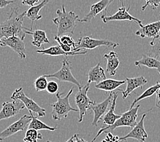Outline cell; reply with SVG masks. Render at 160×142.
<instances>
[{
    "label": "cell",
    "instance_id": "1",
    "mask_svg": "<svg viewBox=\"0 0 160 142\" xmlns=\"http://www.w3.org/2000/svg\"><path fill=\"white\" fill-rule=\"evenodd\" d=\"M18 6L11 8L8 17L0 24V41L3 38L17 36L24 40L27 34L25 32V27L22 26V22L26 15V11L18 13Z\"/></svg>",
    "mask_w": 160,
    "mask_h": 142
},
{
    "label": "cell",
    "instance_id": "2",
    "mask_svg": "<svg viewBox=\"0 0 160 142\" xmlns=\"http://www.w3.org/2000/svg\"><path fill=\"white\" fill-rule=\"evenodd\" d=\"M56 14L58 17L52 19V22L58 27L57 36L60 37L64 35H73L77 21L79 20L78 15L74 11L67 12L64 5H62L61 10H57Z\"/></svg>",
    "mask_w": 160,
    "mask_h": 142
},
{
    "label": "cell",
    "instance_id": "3",
    "mask_svg": "<svg viewBox=\"0 0 160 142\" xmlns=\"http://www.w3.org/2000/svg\"><path fill=\"white\" fill-rule=\"evenodd\" d=\"M140 107V105H138L136 107H132V108H129L128 111L121 115V117L112 125L107 126L99 130L97 135L92 139L91 142L96 141L101 134L104 133H110L117 128L122 127V126H128V127H131L132 129L134 128L137 124L136 120L137 117H138V111Z\"/></svg>",
    "mask_w": 160,
    "mask_h": 142
},
{
    "label": "cell",
    "instance_id": "4",
    "mask_svg": "<svg viewBox=\"0 0 160 142\" xmlns=\"http://www.w3.org/2000/svg\"><path fill=\"white\" fill-rule=\"evenodd\" d=\"M73 91L74 88H72L65 97H62L63 93L58 92L56 94L58 101L51 105L52 109V117L53 120H61L62 119L66 118L70 111L78 112V110L72 107L70 103V97L73 93Z\"/></svg>",
    "mask_w": 160,
    "mask_h": 142
},
{
    "label": "cell",
    "instance_id": "5",
    "mask_svg": "<svg viewBox=\"0 0 160 142\" xmlns=\"http://www.w3.org/2000/svg\"><path fill=\"white\" fill-rule=\"evenodd\" d=\"M90 84L87 83L85 86L78 88V91L75 95V103L78 107L79 111L78 122L81 123L83 120V118L87 114V111L89 109L91 105L92 104L93 101H91L87 97V92L89 90Z\"/></svg>",
    "mask_w": 160,
    "mask_h": 142
},
{
    "label": "cell",
    "instance_id": "6",
    "mask_svg": "<svg viewBox=\"0 0 160 142\" xmlns=\"http://www.w3.org/2000/svg\"><path fill=\"white\" fill-rule=\"evenodd\" d=\"M102 46L115 49L117 46H119V43H114V42L110 41L107 39L100 40L89 36L81 37L77 42V47L74 49V52L79 51L82 49H85L87 51H88V50L94 49L97 47H102Z\"/></svg>",
    "mask_w": 160,
    "mask_h": 142
},
{
    "label": "cell",
    "instance_id": "7",
    "mask_svg": "<svg viewBox=\"0 0 160 142\" xmlns=\"http://www.w3.org/2000/svg\"><path fill=\"white\" fill-rule=\"evenodd\" d=\"M47 78H55L59 82H68L77 86L78 88L81 87L79 82L77 80L72 72V64L68 58L65 59L62 62V66L59 71L52 74L44 75Z\"/></svg>",
    "mask_w": 160,
    "mask_h": 142
},
{
    "label": "cell",
    "instance_id": "8",
    "mask_svg": "<svg viewBox=\"0 0 160 142\" xmlns=\"http://www.w3.org/2000/svg\"><path fill=\"white\" fill-rule=\"evenodd\" d=\"M11 98L13 101L19 100L23 103L25 107H27L29 111H32V113H36L38 117H44L46 116V109L39 106L33 99L27 97L22 87L15 90L11 96Z\"/></svg>",
    "mask_w": 160,
    "mask_h": 142
},
{
    "label": "cell",
    "instance_id": "9",
    "mask_svg": "<svg viewBox=\"0 0 160 142\" xmlns=\"http://www.w3.org/2000/svg\"><path fill=\"white\" fill-rule=\"evenodd\" d=\"M129 8H130V6H128V8H126L125 6H123L119 8L115 14L110 15V16L108 17L106 16V14L103 13V14L101 17V18L104 24H107V23L110 21H129L130 22H135L136 24H137L140 26V28L142 27L143 25L142 24V21L132 16V15L129 13Z\"/></svg>",
    "mask_w": 160,
    "mask_h": 142
},
{
    "label": "cell",
    "instance_id": "10",
    "mask_svg": "<svg viewBox=\"0 0 160 142\" xmlns=\"http://www.w3.org/2000/svg\"><path fill=\"white\" fill-rule=\"evenodd\" d=\"M32 120V116L24 115L19 120L14 122L3 131L0 132V141H3L20 131H23Z\"/></svg>",
    "mask_w": 160,
    "mask_h": 142
},
{
    "label": "cell",
    "instance_id": "11",
    "mask_svg": "<svg viewBox=\"0 0 160 142\" xmlns=\"http://www.w3.org/2000/svg\"><path fill=\"white\" fill-rule=\"evenodd\" d=\"M25 108V105L19 100H14L12 102H3L0 111V121L16 116Z\"/></svg>",
    "mask_w": 160,
    "mask_h": 142
},
{
    "label": "cell",
    "instance_id": "12",
    "mask_svg": "<svg viewBox=\"0 0 160 142\" xmlns=\"http://www.w3.org/2000/svg\"><path fill=\"white\" fill-rule=\"evenodd\" d=\"M0 47H9L17 53L21 59L25 60L27 57L26 48L23 40L17 36L3 38L0 41Z\"/></svg>",
    "mask_w": 160,
    "mask_h": 142
},
{
    "label": "cell",
    "instance_id": "13",
    "mask_svg": "<svg viewBox=\"0 0 160 142\" xmlns=\"http://www.w3.org/2000/svg\"><path fill=\"white\" fill-rule=\"evenodd\" d=\"M112 92H110L107 98H106L104 101H102L100 103H98V104H97L96 101H93L92 104L91 105L89 109L93 111L94 114L93 120L92 123H91V125L93 126H98L99 120H101L102 116L107 112L108 108L110 107V105H111V103L112 101Z\"/></svg>",
    "mask_w": 160,
    "mask_h": 142
},
{
    "label": "cell",
    "instance_id": "14",
    "mask_svg": "<svg viewBox=\"0 0 160 142\" xmlns=\"http://www.w3.org/2000/svg\"><path fill=\"white\" fill-rule=\"evenodd\" d=\"M146 117V113H144L142 118L138 122H137L136 125L132 130L126 135L119 138V141H125L128 139H134L140 142H144L148 137V134L144 129V121Z\"/></svg>",
    "mask_w": 160,
    "mask_h": 142
},
{
    "label": "cell",
    "instance_id": "15",
    "mask_svg": "<svg viewBox=\"0 0 160 142\" xmlns=\"http://www.w3.org/2000/svg\"><path fill=\"white\" fill-rule=\"evenodd\" d=\"M160 19L159 21L151 23V24H147L141 27L140 29L136 31V35L140 37L141 38H152V41L150 45L153 44L155 40H157L159 37L160 34Z\"/></svg>",
    "mask_w": 160,
    "mask_h": 142
},
{
    "label": "cell",
    "instance_id": "16",
    "mask_svg": "<svg viewBox=\"0 0 160 142\" xmlns=\"http://www.w3.org/2000/svg\"><path fill=\"white\" fill-rule=\"evenodd\" d=\"M113 0H100L96 3H94L90 8V11L86 16L82 19H79L78 21L81 23H89L96 17L98 14L104 12V14H107V10L109 6L112 3Z\"/></svg>",
    "mask_w": 160,
    "mask_h": 142
},
{
    "label": "cell",
    "instance_id": "17",
    "mask_svg": "<svg viewBox=\"0 0 160 142\" xmlns=\"http://www.w3.org/2000/svg\"><path fill=\"white\" fill-rule=\"evenodd\" d=\"M125 82H127V87L125 90H118L122 92L123 99L127 98L136 89L143 87L147 83V80L144 76H140L134 78H126Z\"/></svg>",
    "mask_w": 160,
    "mask_h": 142
},
{
    "label": "cell",
    "instance_id": "18",
    "mask_svg": "<svg viewBox=\"0 0 160 142\" xmlns=\"http://www.w3.org/2000/svg\"><path fill=\"white\" fill-rule=\"evenodd\" d=\"M36 53H40L42 55H48V56H69V55H84L86 54L87 51H77V52H72V53H66L61 49L59 45L52 46L51 47L47 49H43L41 50H37Z\"/></svg>",
    "mask_w": 160,
    "mask_h": 142
},
{
    "label": "cell",
    "instance_id": "19",
    "mask_svg": "<svg viewBox=\"0 0 160 142\" xmlns=\"http://www.w3.org/2000/svg\"><path fill=\"white\" fill-rule=\"evenodd\" d=\"M25 32L26 34H29V35H32L33 36L32 44L36 47L39 48L44 44L50 43L47 34L44 30L36 29L35 31H33L32 29H28L25 28Z\"/></svg>",
    "mask_w": 160,
    "mask_h": 142
},
{
    "label": "cell",
    "instance_id": "20",
    "mask_svg": "<svg viewBox=\"0 0 160 142\" xmlns=\"http://www.w3.org/2000/svg\"><path fill=\"white\" fill-rule=\"evenodd\" d=\"M112 93H113V98H112L111 105L110 106V108L107 112L104 115V116L101 118V120L103 121V122H104V124L108 126L112 125L118 120V119L121 117V115H117L114 113V111H115V107H116L117 99L118 98V94L115 92H112Z\"/></svg>",
    "mask_w": 160,
    "mask_h": 142
},
{
    "label": "cell",
    "instance_id": "21",
    "mask_svg": "<svg viewBox=\"0 0 160 142\" xmlns=\"http://www.w3.org/2000/svg\"><path fill=\"white\" fill-rule=\"evenodd\" d=\"M104 58L107 60L106 71L110 76H115L117 72V69L120 64L118 54L115 51H110L108 54L104 55Z\"/></svg>",
    "mask_w": 160,
    "mask_h": 142
},
{
    "label": "cell",
    "instance_id": "22",
    "mask_svg": "<svg viewBox=\"0 0 160 142\" xmlns=\"http://www.w3.org/2000/svg\"><path fill=\"white\" fill-rule=\"evenodd\" d=\"M49 2H50V0H42V1L38 5L33 6L30 8L28 10H26L25 17H28L29 20L32 21V29L33 23L36 21L40 20V19L42 18V16L39 14L40 11L44 7L47 6Z\"/></svg>",
    "mask_w": 160,
    "mask_h": 142
},
{
    "label": "cell",
    "instance_id": "23",
    "mask_svg": "<svg viewBox=\"0 0 160 142\" xmlns=\"http://www.w3.org/2000/svg\"><path fill=\"white\" fill-rule=\"evenodd\" d=\"M87 76H88V83H87L89 84L92 82H96L98 83L106 79L104 70L101 67L100 63H98L96 66L90 69L87 73Z\"/></svg>",
    "mask_w": 160,
    "mask_h": 142
},
{
    "label": "cell",
    "instance_id": "24",
    "mask_svg": "<svg viewBox=\"0 0 160 142\" xmlns=\"http://www.w3.org/2000/svg\"><path fill=\"white\" fill-rule=\"evenodd\" d=\"M125 83V80L119 81L112 79H105L104 81H103V82L97 83L95 87L98 90L112 92V91L117 90V88L121 85H123Z\"/></svg>",
    "mask_w": 160,
    "mask_h": 142
},
{
    "label": "cell",
    "instance_id": "25",
    "mask_svg": "<svg viewBox=\"0 0 160 142\" xmlns=\"http://www.w3.org/2000/svg\"><path fill=\"white\" fill-rule=\"evenodd\" d=\"M134 65L137 67L143 66L148 68H155L157 70L160 69V61L145 53L142 55V58L134 62Z\"/></svg>",
    "mask_w": 160,
    "mask_h": 142
},
{
    "label": "cell",
    "instance_id": "26",
    "mask_svg": "<svg viewBox=\"0 0 160 142\" xmlns=\"http://www.w3.org/2000/svg\"><path fill=\"white\" fill-rule=\"evenodd\" d=\"M29 113L30 116H32V120L29 124L28 129H34L37 130V131L41 130H49V131H55V130L58 129V127H52V126H50L47 125V124L44 123L43 122L40 120L38 118V117L34 116L32 111H29Z\"/></svg>",
    "mask_w": 160,
    "mask_h": 142
},
{
    "label": "cell",
    "instance_id": "27",
    "mask_svg": "<svg viewBox=\"0 0 160 142\" xmlns=\"http://www.w3.org/2000/svg\"><path fill=\"white\" fill-rule=\"evenodd\" d=\"M160 87V82H157L155 85L152 86L151 87H148L147 90H146L144 92L140 95L138 98H136L134 99V101L132 102V105L130 106V108H132V107H134V105L136 104L137 103H138L139 101H142L143 99H145L147 98H149L151 97H152L153 94H155L156 93V92L158 91V90L159 89Z\"/></svg>",
    "mask_w": 160,
    "mask_h": 142
},
{
    "label": "cell",
    "instance_id": "28",
    "mask_svg": "<svg viewBox=\"0 0 160 142\" xmlns=\"http://www.w3.org/2000/svg\"><path fill=\"white\" fill-rule=\"evenodd\" d=\"M42 139V135L34 129H28L23 139L24 142H38Z\"/></svg>",
    "mask_w": 160,
    "mask_h": 142
},
{
    "label": "cell",
    "instance_id": "29",
    "mask_svg": "<svg viewBox=\"0 0 160 142\" xmlns=\"http://www.w3.org/2000/svg\"><path fill=\"white\" fill-rule=\"evenodd\" d=\"M47 78L45 77L44 75L39 76L37 78L34 82V86H35V89L37 92L41 91H44L47 89V84H48Z\"/></svg>",
    "mask_w": 160,
    "mask_h": 142
},
{
    "label": "cell",
    "instance_id": "30",
    "mask_svg": "<svg viewBox=\"0 0 160 142\" xmlns=\"http://www.w3.org/2000/svg\"><path fill=\"white\" fill-rule=\"evenodd\" d=\"M151 48L148 52V55L158 59L160 57V36L157 40H155L154 43L151 45Z\"/></svg>",
    "mask_w": 160,
    "mask_h": 142
},
{
    "label": "cell",
    "instance_id": "31",
    "mask_svg": "<svg viewBox=\"0 0 160 142\" xmlns=\"http://www.w3.org/2000/svg\"><path fill=\"white\" fill-rule=\"evenodd\" d=\"M59 40L63 45H66L67 46H69L70 47H71L72 49H73V51L74 49L77 47V43L74 40L73 38H72L70 36H67V35H64L62 36H58Z\"/></svg>",
    "mask_w": 160,
    "mask_h": 142
},
{
    "label": "cell",
    "instance_id": "32",
    "mask_svg": "<svg viewBox=\"0 0 160 142\" xmlns=\"http://www.w3.org/2000/svg\"><path fill=\"white\" fill-rule=\"evenodd\" d=\"M59 86L57 82H54V81H51V82H48L47 87L46 90L47 91V92L50 94H57L58 92Z\"/></svg>",
    "mask_w": 160,
    "mask_h": 142
},
{
    "label": "cell",
    "instance_id": "33",
    "mask_svg": "<svg viewBox=\"0 0 160 142\" xmlns=\"http://www.w3.org/2000/svg\"><path fill=\"white\" fill-rule=\"evenodd\" d=\"M160 4V0H146L145 5L142 7V11H144L148 6H151L152 10H155Z\"/></svg>",
    "mask_w": 160,
    "mask_h": 142
},
{
    "label": "cell",
    "instance_id": "34",
    "mask_svg": "<svg viewBox=\"0 0 160 142\" xmlns=\"http://www.w3.org/2000/svg\"><path fill=\"white\" fill-rule=\"evenodd\" d=\"M55 40L57 42V43H58V45L61 47L63 51H65L66 53H72V52H74L73 51V49H72L71 47H70L69 46H67L66 45H63L62 44L61 42L59 40L57 36H55Z\"/></svg>",
    "mask_w": 160,
    "mask_h": 142
},
{
    "label": "cell",
    "instance_id": "35",
    "mask_svg": "<svg viewBox=\"0 0 160 142\" xmlns=\"http://www.w3.org/2000/svg\"><path fill=\"white\" fill-rule=\"evenodd\" d=\"M119 137L118 136H113L111 133H108L106 139L102 142H119Z\"/></svg>",
    "mask_w": 160,
    "mask_h": 142
},
{
    "label": "cell",
    "instance_id": "36",
    "mask_svg": "<svg viewBox=\"0 0 160 142\" xmlns=\"http://www.w3.org/2000/svg\"><path fill=\"white\" fill-rule=\"evenodd\" d=\"M42 0H21V3L24 6H33L36 3L40 2Z\"/></svg>",
    "mask_w": 160,
    "mask_h": 142
},
{
    "label": "cell",
    "instance_id": "37",
    "mask_svg": "<svg viewBox=\"0 0 160 142\" xmlns=\"http://www.w3.org/2000/svg\"><path fill=\"white\" fill-rule=\"evenodd\" d=\"M14 2V0H11V1H9V0H0V9L3 8L10 4H12V3Z\"/></svg>",
    "mask_w": 160,
    "mask_h": 142
},
{
    "label": "cell",
    "instance_id": "38",
    "mask_svg": "<svg viewBox=\"0 0 160 142\" xmlns=\"http://www.w3.org/2000/svg\"><path fill=\"white\" fill-rule=\"evenodd\" d=\"M156 101H155V106L158 108L160 109V87L158 91L156 92Z\"/></svg>",
    "mask_w": 160,
    "mask_h": 142
},
{
    "label": "cell",
    "instance_id": "39",
    "mask_svg": "<svg viewBox=\"0 0 160 142\" xmlns=\"http://www.w3.org/2000/svg\"><path fill=\"white\" fill-rule=\"evenodd\" d=\"M74 142H88L86 140H85L82 137H80L78 134H75L74 135Z\"/></svg>",
    "mask_w": 160,
    "mask_h": 142
},
{
    "label": "cell",
    "instance_id": "40",
    "mask_svg": "<svg viewBox=\"0 0 160 142\" xmlns=\"http://www.w3.org/2000/svg\"><path fill=\"white\" fill-rule=\"evenodd\" d=\"M74 138H75V137H74V135L73 136H72L71 138H70V139L66 142H74Z\"/></svg>",
    "mask_w": 160,
    "mask_h": 142
},
{
    "label": "cell",
    "instance_id": "41",
    "mask_svg": "<svg viewBox=\"0 0 160 142\" xmlns=\"http://www.w3.org/2000/svg\"><path fill=\"white\" fill-rule=\"evenodd\" d=\"M120 2H121V3L122 6H125V0H120Z\"/></svg>",
    "mask_w": 160,
    "mask_h": 142
},
{
    "label": "cell",
    "instance_id": "42",
    "mask_svg": "<svg viewBox=\"0 0 160 142\" xmlns=\"http://www.w3.org/2000/svg\"><path fill=\"white\" fill-rule=\"evenodd\" d=\"M158 71V72H159V75H160V69H158V70H157Z\"/></svg>",
    "mask_w": 160,
    "mask_h": 142
},
{
    "label": "cell",
    "instance_id": "43",
    "mask_svg": "<svg viewBox=\"0 0 160 142\" xmlns=\"http://www.w3.org/2000/svg\"><path fill=\"white\" fill-rule=\"evenodd\" d=\"M47 142H52V141H49V140H48V141H47Z\"/></svg>",
    "mask_w": 160,
    "mask_h": 142
},
{
    "label": "cell",
    "instance_id": "44",
    "mask_svg": "<svg viewBox=\"0 0 160 142\" xmlns=\"http://www.w3.org/2000/svg\"><path fill=\"white\" fill-rule=\"evenodd\" d=\"M159 14H160V13H159Z\"/></svg>",
    "mask_w": 160,
    "mask_h": 142
}]
</instances>
